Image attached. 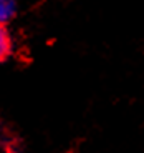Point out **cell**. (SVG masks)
Instances as JSON below:
<instances>
[{
    "instance_id": "obj_1",
    "label": "cell",
    "mask_w": 144,
    "mask_h": 153,
    "mask_svg": "<svg viewBox=\"0 0 144 153\" xmlns=\"http://www.w3.org/2000/svg\"><path fill=\"white\" fill-rule=\"evenodd\" d=\"M17 13L15 0H0V25L10 22Z\"/></svg>"
},
{
    "instance_id": "obj_2",
    "label": "cell",
    "mask_w": 144,
    "mask_h": 153,
    "mask_svg": "<svg viewBox=\"0 0 144 153\" xmlns=\"http://www.w3.org/2000/svg\"><path fill=\"white\" fill-rule=\"evenodd\" d=\"M12 52V40L8 30L5 28V25H0V62H4L5 58L10 55Z\"/></svg>"
}]
</instances>
